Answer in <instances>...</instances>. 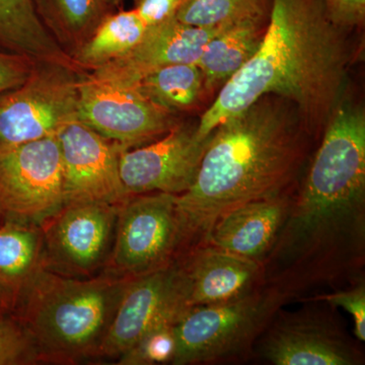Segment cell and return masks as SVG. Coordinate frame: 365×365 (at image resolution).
<instances>
[{"mask_svg":"<svg viewBox=\"0 0 365 365\" xmlns=\"http://www.w3.org/2000/svg\"><path fill=\"white\" fill-rule=\"evenodd\" d=\"M148 29L134 9L113 11L72 59L81 71H93L130 52L143 39Z\"/></svg>","mask_w":365,"mask_h":365,"instance_id":"23","label":"cell"},{"mask_svg":"<svg viewBox=\"0 0 365 365\" xmlns=\"http://www.w3.org/2000/svg\"><path fill=\"white\" fill-rule=\"evenodd\" d=\"M186 246L177 195H130L118 209L111 253L103 272L136 278L169 267Z\"/></svg>","mask_w":365,"mask_h":365,"instance_id":"5","label":"cell"},{"mask_svg":"<svg viewBox=\"0 0 365 365\" xmlns=\"http://www.w3.org/2000/svg\"><path fill=\"white\" fill-rule=\"evenodd\" d=\"M176 322H160L117 359L118 365L172 364L176 352Z\"/></svg>","mask_w":365,"mask_h":365,"instance_id":"25","label":"cell"},{"mask_svg":"<svg viewBox=\"0 0 365 365\" xmlns=\"http://www.w3.org/2000/svg\"><path fill=\"white\" fill-rule=\"evenodd\" d=\"M259 274V262L197 244L176 260L178 307L182 314L192 307L239 299L253 290Z\"/></svg>","mask_w":365,"mask_h":365,"instance_id":"13","label":"cell"},{"mask_svg":"<svg viewBox=\"0 0 365 365\" xmlns=\"http://www.w3.org/2000/svg\"><path fill=\"white\" fill-rule=\"evenodd\" d=\"M106 4H108L113 11H117L119 9L120 6H121L123 0H105Z\"/></svg>","mask_w":365,"mask_h":365,"instance_id":"31","label":"cell"},{"mask_svg":"<svg viewBox=\"0 0 365 365\" xmlns=\"http://www.w3.org/2000/svg\"><path fill=\"white\" fill-rule=\"evenodd\" d=\"M0 49L35 62L68 61V55L41 23L32 0H0Z\"/></svg>","mask_w":365,"mask_h":365,"instance_id":"20","label":"cell"},{"mask_svg":"<svg viewBox=\"0 0 365 365\" xmlns=\"http://www.w3.org/2000/svg\"><path fill=\"white\" fill-rule=\"evenodd\" d=\"M185 0H134V7L148 26L175 18Z\"/></svg>","mask_w":365,"mask_h":365,"instance_id":"30","label":"cell"},{"mask_svg":"<svg viewBox=\"0 0 365 365\" xmlns=\"http://www.w3.org/2000/svg\"><path fill=\"white\" fill-rule=\"evenodd\" d=\"M264 354L276 365H352L355 356L337 334L312 321L278 324Z\"/></svg>","mask_w":365,"mask_h":365,"instance_id":"17","label":"cell"},{"mask_svg":"<svg viewBox=\"0 0 365 365\" xmlns=\"http://www.w3.org/2000/svg\"><path fill=\"white\" fill-rule=\"evenodd\" d=\"M130 280L105 272L68 277L43 269L13 314L30 334L39 364L73 365L98 359Z\"/></svg>","mask_w":365,"mask_h":365,"instance_id":"4","label":"cell"},{"mask_svg":"<svg viewBox=\"0 0 365 365\" xmlns=\"http://www.w3.org/2000/svg\"><path fill=\"white\" fill-rule=\"evenodd\" d=\"M40 364L37 348L23 324L11 314L0 316V365Z\"/></svg>","mask_w":365,"mask_h":365,"instance_id":"26","label":"cell"},{"mask_svg":"<svg viewBox=\"0 0 365 365\" xmlns=\"http://www.w3.org/2000/svg\"><path fill=\"white\" fill-rule=\"evenodd\" d=\"M64 204L102 202L121 205L128 198L120 176L119 143L76 119L58 133Z\"/></svg>","mask_w":365,"mask_h":365,"instance_id":"12","label":"cell"},{"mask_svg":"<svg viewBox=\"0 0 365 365\" xmlns=\"http://www.w3.org/2000/svg\"><path fill=\"white\" fill-rule=\"evenodd\" d=\"M32 1L41 23L71 58L88 42L106 16L115 11L105 0Z\"/></svg>","mask_w":365,"mask_h":365,"instance_id":"21","label":"cell"},{"mask_svg":"<svg viewBox=\"0 0 365 365\" xmlns=\"http://www.w3.org/2000/svg\"><path fill=\"white\" fill-rule=\"evenodd\" d=\"M9 314L6 311V309H4V306H2L1 302H0V316H2V314Z\"/></svg>","mask_w":365,"mask_h":365,"instance_id":"32","label":"cell"},{"mask_svg":"<svg viewBox=\"0 0 365 365\" xmlns=\"http://www.w3.org/2000/svg\"><path fill=\"white\" fill-rule=\"evenodd\" d=\"M132 86L153 104L178 116L195 112L209 101L202 73L196 63L162 67Z\"/></svg>","mask_w":365,"mask_h":365,"instance_id":"22","label":"cell"},{"mask_svg":"<svg viewBox=\"0 0 365 365\" xmlns=\"http://www.w3.org/2000/svg\"><path fill=\"white\" fill-rule=\"evenodd\" d=\"M222 29L199 28L170 19L148 26L143 39L130 52L88 73L102 81L133 85L162 67L196 63L209 41Z\"/></svg>","mask_w":365,"mask_h":365,"instance_id":"15","label":"cell"},{"mask_svg":"<svg viewBox=\"0 0 365 365\" xmlns=\"http://www.w3.org/2000/svg\"><path fill=\"white\" fill-rule=\"evenodd\" d=\"M327 13L346 32L364 26L365 0H323Z\"/></svg>","mask_w":365,"mask_h":365,"instance_id":"29","label":"cell"},{"mask_svg":"<svg viewBox=\"0 0 365 365\" xmlns=\"http://www.w3.org/2000/svg\"><path fill=\"white\" fill-rule=\"evenodd\" d=\"M35 63L25 56L0 49V96L21 85Z\"/></svg>","mask_w":365,"mask_h":365,"instance_id":"28","label":"cell"},{"mask_svg":"<svg viewBox=\"0 0 365 365\" xmlns=\"http://www.w3.org/2000/svg\"><path fill=\"white\" fill-rule=\"evenodd\" d=\"M181 316L176 297V261L169 267L132 278L101 346L98 359H118L163 321Z\"/></svg>","mask_w":365,"mask_h":365,"instance_id":"14","label":"cell"},{"mask_svg":"<svg viewBox=\"0 0 365 365\" xmlns=\"http://www.w3.org/2000/svg\"><path fill=\"white\" fill-rule=\"evenodd\" d=\"M346 33L323 0H272L258 50L204 110L197 137L205 140L225 120L267 95L292 103L312 135L323 133L344 93L351 60Z\"/></svg>","mask_w":365,"mask_h":365,"instance_id":"1","label":"cell"},{"mask_svg":"<svg viewBox=\"0 0 365 365\" xmlns=\"http://www.w3.org/2000/svg\"><path fill=\"white\" fill-rule=\"evenodd\" d=\"M309 136L294 106L272 95L216 127L195 181L177 195L186 245L202 242L232 209L287 195L306 160Z\"/></svg>","mask_w":365,"mask_h":365,"instance_id":"2","label":"cell"},{"mask_svg":"<svg viewBox=\"0 0 365 365\" xmlns=\"http://www.w3.org/2000/svg\"><path fill=\"white\" fill-rule=\"evenodd\" d=\"M267 21H246L227 26L204 48L196 66L200 69L209 100L242 68L258 50Z\"/></svg>","mask_w":365,"mask_h":365,"instance_id":"19","label":"cell"},{"mask_svg":"<svg viewBox=\"0 0 365 365\" xmlns=\"http://www.w3.org/2000/svg\"><path fill=\"white\" fill-rule=\"evenodd\" d=\"M45 269L44 240L39 225H0V302L9 314L20 307L29 288Z\"/></svg>","mask_w":365,"mask_h":365,"instance_id":"18","label":"cell"},{"mask_svg":"<svg viewBox=\"0 0 365 365\" xmlns=\"http://www.w3.org/2000/svg\"><path fill=\"white\" fill-rule=\"evenodd\" d=\"M272 0H185L175 19L185 25L220 29L267 21Z\"/></svg>","mask_w":365,"mask_h":365,"instance_id":"24","label":"cell"},{"mask_svg":"<svg viewBox=\"0 0 365 365\" xmlns=\"http://www.w3.org/2000/svg\"><path fill=\"white\" fill-rule=\"evenodd\" d=\"M78 120L124 150H131L158 140L182 119L153 104L134 86L83 72L78 81Z\"/></svg>","mask_w":365,"mask_h":365,"instance_id":"9","label":"cell"},{"mask_svg":"<svg viewBox=\"0 0 365 365\" xmlns=\"http://www.w3.org/2000/svg\"><path fill=\"white\" fill-rule=\"evenodd\" d=\"M81 73L76 67L36 62L21 85L0 96V153L58 135L78 119Z\"/></svg>","mask_w":365,"mask_h":365,"instance_id":"6","label":"cell"},{"mask_svg":"<svg viewBox=\"0 0 365 365\" xmlns=\"http://www.w3.org/2000/svg\"><path fill=\"white\" fill-rule=\"evenodd\" d=\"M63 205L58 135L0 153V222L40 227Z\"/></svg>","mask_w":365,"mask_h":365,"instance_id":"7","label":"cell"},{"mask_svg":"<svg viewBox=\"0 0 365 365\" xmlns=\"http://www.w3.org/2000/svg\"><path fill=\"white\" fill-rule=\"evenodd\" d=\"M318 300H324L335 307H340L351 314L354 321V334L359 341L365 340V289L357 287L346 292L321 295Z\"/></svg>","mask_w":365,"mask_h":365,"instance_id":"27","label":"cell"},{"mask_svg":"<svg viewBox=\"0 0 365 365\" xmlns=\"http://www.w3.org/2000/svg\"><path fill=\"white\" fill-rule=\"evenodd\" d=\"M279 297L252 290L230 302L187 309L175 323L172 364H199L239 351L262 329Z\"/></svg>","mask_w":365,"mask_h":365,"instance_id":"8","label":"cell"},{"mask_svg":"<svg viewBox=\"0 0 365 365\" xmlns=\"http://www.w3.org/2000/svg\"><path fill=\"white\" fill-rule=\"evenodd\" d=\"M290 206L287 195L242 204L220 216L202 242L260 263L279 237Z\"/></svg>","mask_w":365,"mask_h":365,"instance_id":"16","label":"cell"},{"mask_svg":"<svg viewBox=\"0 0 365 365\" xmlns=\"http://www.w3.org/2000/svg\"><path fill=\"white\" fill-rule=\"evenodd\" d=\"M364 195V110L342 100L324 129L299 199L290 206L284 244L294 251H313L354 225Z\"/></svg>","mask_w":365,"mask_h":365,"instance_id":"3","label":"cell"},{"mask_svg":"<svg viewBox=\"0 0 365 365\" xmlns=\"http://www.w3.org/2000/svg\"><path fill=\"white\" fill-rule=\"evenodd\" d=\"M0 225H1V222H0Z\"/></svg>","mask_w":365,"mask_h":365,"instance_id":"33","label":"cell"},{"mask_svg":"<svg viewBox=\"0 0 365 365\" xmlns=\"http://www.w3.org/2000/svg\"><path fill=\"white\" fill-rule=\"evenodd\" d=\"M119 205L67 203L40 225L45 269L86 278L104 270L111 253Z\"/></svg>","mask_w":365,"mask_h":365,"instance_id":"10","label":"cell"},{"mask_svg":"<svg viewBox=\"0 0 365 365\" xmlns=\"http://www.w3.org/2000/svg\"><path fill=\"white\" fill-rule=\"evenodd\" d=\"M197 123L182 121L158 140L120 153V176L129 195H181L195 181L209 141L200 140Z\"/></svg>","mask_w":365,"mask_h":365,"instance_id":"11","label":"cell"}]
</instances>
